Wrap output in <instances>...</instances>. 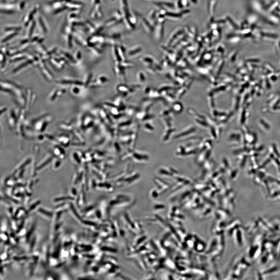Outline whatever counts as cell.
<instances>
[{"mask_svg":"<svg viewBox=\"0 0 280 280\" xmlns=\"http://www.w3.org/2000/svg\"><path fill=\"white\" fill-rule=\"evenodd\" d=\"M120 11L123 17V21L128 30H133L135 28L136 22V18L132 15L129 10L127 0H120Z\"/></svg>","mask_w":280,"mask_h":280,"instance_id":"1","label":"cell"},{"mask_svg":"<svg viewBox=\"0 0 280 280\" xmlns=\"http://www.w3.org/2000/svg\"><path fill=\"white\" fill-rule=\"evenodd\" d=\"M123 21V17L120 11H117L114 13L113 17L106 22L105 25L107 27H111Z\"/></svg>","mask_w":280,"mask_h":280,"instance_id":"2","label":"cell"},{"mask_svg":"<svg viewBox=\"0 0 280 280\" xmlns=\"http://www.w3.org/2000/svg\"><path fill=\"white\" fill-rule=\"evenodd\" d=\"M39 6V4H36L31 11H30L26 15L24 18V25L25 27H27L29 23L33 19V17L37 12Z\"/></svg>","mask_w":280,"mask_h":280,"instance_id":"3","label":"cell"},{"mask_svg":"<svg viewBox=\"0 0 280 280\" xmlns=\"http://www.w3.org/2000/svg\"><path fill=\"white\" fill-rule=\"evenodd\" d=\"M36 18L37 20L35 21H36L37 23L39 29L40 31L42 33H47V27H46L45 21H44L42 17L39 15H38Z\"/></svg>","mask_w":280,"mask_h":280,"instance_id":"4","label":"cell"},{"mask_svg":"<svg viewBox=\"0 0 280 280\" xmlns=\"http://www.w3.org/2000/svg\"><path fill=\"white\" fill-rule=\"evenodd\" d=\"M36 25V21L33 19L28 25V27L27 29V35L29 39L32 37Z\"/></svg>","mask_w":280,"mask_h":280,"instance_id":"5","label":"cell"},{"mask_svg":"<svg viewBox=\"0 0 280 280\" xmlns=\"http://www.w3.org/2000/svg\"><path fill=\"white\" fill-rule=\"evenodd\" d=\"M141 18L142 23V25H143L146 32L149 33H151L152 32V30H153L152 26L151 25L149 21H148L146 18L141 17Z\"/></svg>","mask_w":280,"mask_h":280,"instance_id":"6","label":"cell"},{"mask_svg":"<svg viewBox=\"0 0 280 280\" xmlns=\"http://www.w3.org/2000/svg\"><path fill=\"white\" fill-rule=\"evenodd\" d=\"M156 12L154 9L151 10L149 13L147 19L152 26L155 24L156 19Z\"/></svg>","mask_w":280,"mask_h":280,"instance_id":"7","label":"cell"},{"mask_svg":"<svg viewBox=\"0 0 280 280\" xmlns=\"http://www.w3.org/2000/svg\"><path fill=\"white\" fill-rule=\"evenodd\" d=\"M7 32V33H6L4 38H3L2 39V42L3 43H5L9 40L14 37L18 35V32Z\"/></svg>","mask_w":280,"mask_h":280,"instance_id":"8","label":"cell"},{"mask_svg":"<svg viewBox=\"0 0 280 280\" xmlns=\"http://www.w3.org/2000/svg\"><path fill=\"white\" fill-rule=\"evenodd\" d=\"M22 27L21 26H10L4 28V31L7 32H18L21 31Z\"/></svg>","mask_w":280,"mask_h":280,"instance_id":"9","label":"cell"},{"mask_svg":"<svg viewBox=\"0 0 280 280\" xmlns=\"http://www.w3.org/2000/svg\"><path fill=\"white\" fill-rule=\"evenodd\" d=\"M141 50L142 47L140 46H136L132 47L128 51V55H132L136 54L137 53L140 52Z\"/></svg>","mask_w":280,"mask_h":280,"instance_id":"10","label":"cell"},{"mask_svg":"<svg viewBox=\"0 0 280 280\" xmlns=\"http://www.w3.org/2000/svg\"><path fill=\"white\" fill-rule=\"evenodd\" d=\"M67 9H69L67 6L66 5H64V6H63L62 7H60V8L55 10L53 12V14L54 15H57V14L60 13L64 11Z\"/></svg>","mask_w":280,"mask_h":280,"instance_id":"11","label":"cell"},{"mask_svg":"<svg viewBox=\"0 0 280 280\" xmlns=\"http://www.w3.org/2000/svg\"><path fill=\"white\" fill-rule=\"evenodd\" d=\"M26 2L25 1H21L17 6V9L19 11H21L25 6Z\"/></svg>","mask_w":280,"mask_h":280,"instance_id":"12","label":"cell"},{"mask_svg":"<svg viewBox=\"0 0 280 280\" xmlns=\"http://www.w3.org/2000/svg\"><path fill=\"white\" fill-rule=\"evenodd\" d=\"M39 211L40 213H41L42 214H43V215H46L47 217H51L52 216V214L51 213L48 212L47 211H45V210L42 209L41 208H39Z\"/></svg>","mask_w":280,"mask_h":280,"instance_id":"13","label":"cell"},{"mask_svg":"<svg viewBox=\"0 0 280 280\" xmlns=\"http://www.w3.org/2000/svg\"><path fill=\"white\" fill-rule=\"evenodd\" d=\"M1 12L7 15H11L15 13L14 10L3 9H1Z\"/></svg>","mask_w":280,"mask_h":280,"instance_id":"14","label":"cell"},{"mask_svg":"<svg viewBox=\"0 0 280 280\" xmlns=\"http://www.w3.org/2000/svg\"><path fill=\"white\" fill-rule=\"evenodd\" d=\"M35 224L33 225L32 226V228H31V230H30V231H29V232H28V233H27V241L28 240H29V238L30 237H31V235H32V233H33V230H34V229H35Z\"/></svg>","mask_w":280,"mask_h":280,"instance_id":"15","label":"cell"},{"mask_svg":"<svg viewBox=\"0 0 280 280\" xmlns=\"http://www.w3.org/2000/svg\"><path fill=\"white\" fill-rule=\"evenodd\" d=\"M60 245H58L57 246V249H56L55 251V252L53 254V257L55 258H57L58 257V255H59V253H60Z\"/></svg>","mask_w":280,"mask_h":280,"instance_id":"16","label":"cell"},{"mask_svg":"<svg viewBox=\"0 0 280 280\" xmlns=\"http://www.w3.org/2000/svg\"><path fill=\"white\" fill-rule=\"evenodd\" d=\"M38 204V202L36 204H33V205H32V206L30 207V208H29V211L30 212L31 211L33 210L34 209V208L36 207L37 205Z\"/></svg>","mask_w":280,"mask_h":280,"instance_id":"17","label":"cell"},{"mask_svg":"<svg viewBox=\"0 0 280 280\" xmlns=\"http://www.w3.org/2000/svg\"><path fill=\"white\" fill-rule=\"evenodd\" d=\"M71 209H72V211H73L74 213V214H75L76 216L77 217H78V218H79V216L78 215V214L76 212V211L75 209H74V208L73 206H72V205H71Z\"/></svg>","mask_w":280,"mask_h":280,"instance_id":"18","label":"cell"},{"mask_svg":"<svg viewBox=\"0 0 280 280\" xmlns=\"http://www.w3.org/2000/svg\"><path fill=\"white\" fill-rule=\"evenodd\" d=\"M35 238L33 239L32 240V243H31V249H32V248H33V247H34V245H35Z\"/></svg>","mask_w":280,"mask_h":280,"instance_id":"19","label":"cell"},{"mask_svg":"<svg viewBox=\"0 0 280 280\" xmlns=\"http://www.w3.org/2000/svg\"><path fill=\"white\" fill-rule=\"evenodd\" d=\"M112 1H114V0H112Z\"/></svg>","mask_w":280,"mask_h":280,"instance_id":"20","label":"cell"}]
</instances>
